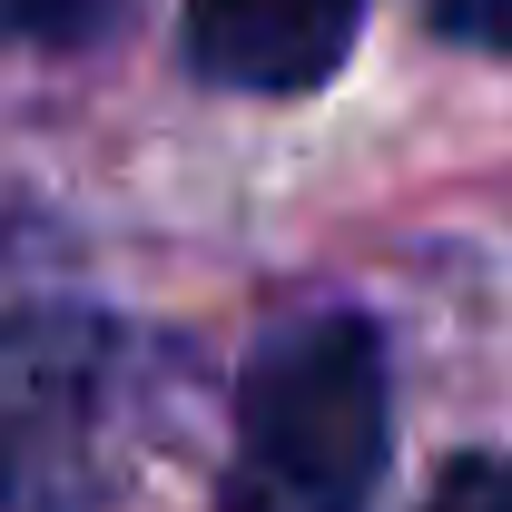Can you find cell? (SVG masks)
<instances>
[{"mask_svg":"<svg viewBox=\"0 0 512 512\" xmlns=\"http://www.w3.org/2000/svg\"><path fill=\"white\" fill-rule=\"evenodd\" d=\"M394 453V375L375 316H306L237 375V453L217 512H365Z\"/></svg>","mask_w":512,"mask_h":512,"instance_id":"1","label":"cell"},{"mask_svg":"<svg viewBox=\"0 0 512 512\" xmlns=\"http://www.w3.org/2000/svg\"><path fill=\"white\" fill-rule=\"evenodd\" d=\"M128 404V335L109 316H0V512H109L128 463Z\"/></svg>","mask_w":512,"mask_h":512,"instance_id":"2","label":"cell"},{"mask_svg":"<svg viewBox=\"0 0 512 512\" xmlns=\"http://www.w3.org/2000/svg\"><path fill=\"white\" fill-rule=\"evenodd\" d=\"M355 10L365 0H188V60L217 89L296 99L355 50Z\"/></svg>","mask_w":512,"mask_h":512,"instance_id":"3","label":"cell"},{"mask_svg":"<svg viewBox=\"0 0 512 512\" xmlns=\"http://www.w3.org/2000/svg\"><path fill=\"white\" fill-rule=\"evenodd\" d=\"M119 0H0V40H89Z\"/></svg>","mask_w":512,"mask_h":512,"instance_id":"4","label":"cell"},{"mask_svg":"<svg viewBox=\"0 0 512 512\" xmlns=\"http://www.w3.org/2000/svg\"><path fill=\"white\" fill-rule=\"evenodd\" d=\"M424 512H512V463H483V453L444 463V483H434Z\"/></svg>","mask_w":512,"mask_h":512,"instance_id":"5","label":"cell"},{"mask_svg":"<svg viewBox=\"0 0 512 512\" xmlns=\"http://www.w3.org/2000/svg\"><path fill=\"white\" fill-rule=\"evenodd\" d=\"M434 30L463 40V50H512V0H424Z\"/></svg>","mask_w":512,"mask_h":512,"instance_id":"6","label":"cell"}]
</instances>
